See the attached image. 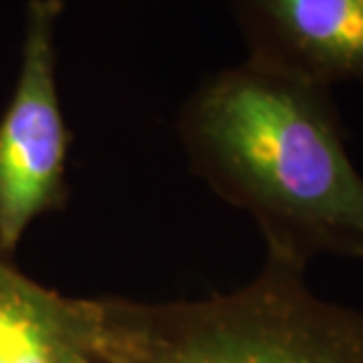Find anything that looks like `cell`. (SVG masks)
I'll use <instances>...</instances> for the list:
<instances>
[{
    "instance_id": "7a4b0ae2",
    "label": "cell",
    "mask_w": 363,
    "mask_h": 363,
    "mask_svg": "<svg viewBox=\"0 0 363 363\" xmlns=\"http://www.w3.org/2000/svg\"><path fill=\"white\" fill-rule=\"evenodd\" d=\"M101 310L106 363H363V312L321 300L303 269L272 258L237 291L101 298Z\"/></svg>"
},
{
    "instance_id": "6da1fadb",
    "label": "cell",
    "mask_w": 363,
    "mask_h": 363,
    "mask_svg": "<svg viewBox=\"0 0 363 363\" xmlns=\"http://www.w3.org/2000/svg\"><path fill=\"white\" fill-rule=\"evenodd\" d=\"M179 136L192 172L256 220L265 258L363 260V176L330 89L244 61L197 84Z\"/></svg>"
},
{
    "instance_id": "3957f363",
    "label": "cell",
    "mask_w": 363,
    "mask_h": 363,
    "mask_svg": "<svg viewBox=\"0 0 363 363\" xmlns=\"http://www.w3.org/2000/svg\"><path fill=\"white\" fill-rule=\"evenodd\" d=\"M64 0H26L19 73L0 115V256L12 258L26 230L66 204L71 131L59 96L57 30Z\"/></svg>"
},
{
    "instance_id": "277c9868",
    "label": "cell",
    "mask_w": 363,
    "mask_h": 363,
    "mask_svg": "<svg viewBox=\"0 0 363 363\" xmlns=\"http://www.w3.org/2000/svg\"><path fill=\"white\" fill-rule=\"evenodd\" d=\"M246 61L330 89L363 82V0H228Z\"/></svg>"
},
{
    "instance_id": "5b68a950",
    "label": "cell",
    "mask_w": 363,
    "mask_h": 363,
    "mask_svg": "<svg viewBox=\"0 0 363 363\" xmlns=\"http://www.w3.org/2000/svg\"><path fill=\"white\" fill-rule=\"evenodd\" d=\"M0 363H106L101 298H66L0 256Z\"/></svg>"
}]
</instances>
